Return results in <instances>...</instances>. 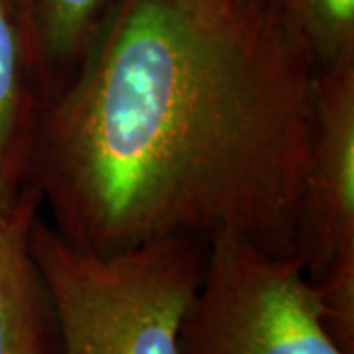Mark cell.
<instances>
[{
  "instance_id": "6da1fadb",
  "label": "cell",
  "mask_w": 354,
  "mask_h": 354,
  "mask_svg": "<svg viewBox=\"0 0 354 354\" xmlns=\"http://www.w3.org/2000/svg\"><path fill=\"white\" fill-rule=\"evenodd\" d=\"M315 77L276 2L120 0L44 114L50 225L95 254L232 234L297 258Z\"/></svg>"
},
{
  "instance_id": "7a4b0ae2",
  "label": "cell",
  "mask_w": 354,
  "mask_h": 354,
  "mask_svg": "<svg viewBox=\"0 0 354 354\" xmlns=\"http://www.w3.org/2000/svg\"><path fill=\"white\" fill-rule=\"evenodd\" d=\"M30 250L50 288L65 354H179L205 244L164 239L124 252L77 248L36 216Z\"/></svg>"
},
{
  "instance_id": "3957f363",
  "label": "cell",
  "mask_w": 354,
  "mask_h": 354,
  "mask_svg": "<svg viewBox=\"0 0 354 354\" xmlns=\"http://www.w3.org/2000/svg\"><path fill=\"white\" fill-rule=\"evenodd\" d=\"M179 354H344L323 327L297 258L244 239L205 244L201 281L181 319Z\"/></svg>"
},
{
  "instance_id": "277c9868",
  "label": "cell",
  "mask_w": 354,
  "mask_h": 354,
  "mask_svg": "<svg viewBox=\"0 0 354 354\" xmlns=\"http://www.w3.org/2000/svg\"><path fill=\"white\" fill-rule=\"evenodd\" d=\"M346 250H354V62L317 69L297 260L313 279Z\"/></svg>"
},
{
  "instance_id": "5b68a950",
  "label": "cell",
  "mask_w": 354,
  "mask_h": 354,
  "mask_svg": "<svg viewBox=\"0 0 354 354\" xmlns=\"http://www.w3.org/2000/svg\"><path fill=\"white\" fill-rule=\"evenodd\" d=\"M48 101L14 0H0V225L41 211L36 152Z\"/></svg>"
},
{
  "instance_id": "8992f818",
  "label": "cell",
  "mask_w": 354,
  "mask_h": 354,
  "mask_svg": "<svg viewBox=\"0 0 354 354\" xmlns=\"http://www.w3.org/2000/svg\"><path fill=\"white\" fill-rule=\"evenodd\" d=\"M38 215L0 225V354H65L53 297L30 250Z\"/></svg>"
},
{
  "instance_id": "52a82bcc",
  "label": "cell",
  "mask_w": 354,
  "mask_h": 354,
  "mask_svg": "<svg viewBox=\"0 0 354 354\" xmlns=\"http://www.w3.org/2000/svg\"><path fill=\"white\" fill-rule=\"evenodd\" d=\"M48 106L81 71L120 0H14Z\"/></svg>"
},
{
  "instance_id": "ba28073f",
  "label": "cell",
  "mask_w": 354,
  "mask_h": 354,
  "mask_svg": "<svg viewBox=\"0 0 354 354\" xmlns=\"http://www.w3.org/2000/svg\"><path fill=\"white\" fill-rule=\"evenodd\" d=\"M317 69L354 62V0H274Z\"/></svg>"
},
{
  "instance_id": "9c48e42d",
  "label": "cell",
  "mask_w": 354,
  "mask_h": 354,
  "mask_svg": "<svg viewBox=\"0 0 354 354\" xmlns=\"http://www.w3.org/2000/svg\"><path fill=\"white\" fill-rule=\"evenodd\" d=\"M309 281L325 330L342 353L354 354V250L337 254Z\"/></svg>"
}]
</instances>
